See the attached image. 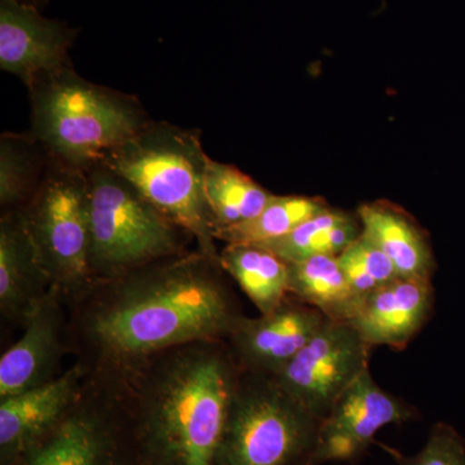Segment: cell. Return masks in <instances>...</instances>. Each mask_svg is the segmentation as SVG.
I'll return each mask as SVG.
<instances>
[{
    "instance_id": "26",
    "label": "cell",
    "mask_w": 465,
    "mask_h": 465,
    "mask_svg": "<svg viewBox=\"0 0 465 465\" xmlns=\"http://www.w3.org/2000/svg\"><path fill=\"white\" fill-rule=\"evenodd\" d=\"M18 2L24 3V5H32V7H35V3H34V0H18Z\"/></svg>"
},
{
    "instance_id": "16",
    "label": "cell",
    "mask_w": 465,
    "mask_h": 465,
    "mask_svg": "<svg viewBox=\"0 0 465 465\" xmlns=\"http://www.w3.org/2000/svg\"><path fill=\"white\" fill-rule=\"evenodd\" d=\"M52 283L18 211L0 217V313L7 322H26L51 292Z\"/></svg>"
},
{
    "instance_id": "8",
    "label": "cell",
    "mask_w": 465,
    "mask_h": 465,
    "mask_svg": "<svg viewBox=\"0 0 465 465\" xmlns=\"http://www.w3.org/2000/svg\"><path fill=\"white\" fill-rule=\"evenodd\" d=\"M125 421L114 379L90 370L81 397L67 414L8 465H125Z\"/></svg>"
},
{
    "instance_id": "23",
    "label": "cell",
    "mask_w": 465,
    "mask_h": 465,
    "mask_svg": "<svg viewBox=\"0 0 465 465\" xmlns=\"http://www.w3.org/2000/svg\"><path fill=\"white\" fill-rule=\"evenodd\" d=\"M321 198L305 195H273L258 216L242 224L222 229L216 241L225 244H260L282 238L296 226L329 208Z\"/></svg>"
},
{
    "instance_id": "4",
    "label": "cell",
    "mask_w": 465,
    "mask_h": 465,
    "mask_svg": "<svg viewBox=\"0 0 465 465\" xmlns=\"http://www.w3.org/2000/svg\"><path fill=\"white\" fill-rule=\"evenodd\" d=\"M197 130L150 121L101 164L133 183L202 252L219 259L215 224L204 197L208 162Z\"/></svg>"
},
{
    "instance_id": "7",
    "label": "cell",
    "mask_w": 465,
    "mask_h": 465,
    "mask_svg": "<svg viewBox=\"0 0 465 465\" xmlns=\"http://www.w3.org/2000/svg\"><path fill=\"white\" fill-rule=\"evenodd\" d=\"M18 213L57 291L67 305L94 284L90 266L87 171L52 157L38 188Z\"/></svg>"
},
{
    "instance_id": "17",
    "label": "cell",
    "mask_w": 465,
    "mask_h": 465,
    "mask_svg": "<svg viewBox=\"0 0 465 465\" xmlns=\"http://www.w3.org/2000/svg\"><path fill=\"white\" fill-rule=\"evenodd\" d=\"M357 217L361 234L391 259L400 277L432 281V247L412 217L388 202L362 204Z\"/></svg>"
},
{
    "instance_id": "25",
    "label": "cell",
    "mask_w": 465,
    "mask_h": 465,
    "mask_svg": "<svg viewBox=\"0 0 465 465\" xmlns=\"http://www.w3.org/2000/svg\"><path fill=\"white\" fill-rule=\"evenodd\" d=\"M384 450L399 465H465V440L446 423L433 425L423 449L414 455L409 457L388 446Z\"/></svg>"
},
{
    "instance_id": "13",
    "label": "cell",
    "mask_w": 465,
    "mask_h": 465,
    "mask_svg": "<svg viewBox=\"0 0 465 465\" xmlns=\"http://www.w3.org/2000/svg\"><path fill=\"white\" fill-rule=\"evenodd\" d=\"M74 34L32 5L0 0V67L27 88L43 75L70 66Z\"/></svg>"
},
{
    "instance_id": "10",
    "label": "cell",
    "mask_w": 465,
    "mask_h": 465,
    "mask_svg": "<svg viewBox=\"0 0 465 465\" xmlns=\"http://www.w3.org/2000/svg\"><path fill=\"white\" fill-rule=\"evenodd\" d=\"M416 411L382 390L370 369L342 391L318 427L316 443L304 465L357 460L388 425L414 420Z\"/></svg>"
},
{
    "instance_id": "9",
    "label": "cell",
    "mask_w": 465,
    "mask_h": 465,
    "mask_svg": "<svg viewBox=\"0 0 465 465\" xmlns=\"http://www.w3.org/2000/svg\"><path fill=\"white\" fill-rule=\"evenodd\" d=\"M371 351L351 323L327 320L313 339L271 378L322 421L342 391L370 369Z\"/></svg>"
},
{
    "instance_id": "21",
    "label": "cell",
    "mask_w": 465,
    "mask_h": 465,
    "mask_svg": "<svg viewBox=\"0 0 465 465\" xmlns=\"http://www.w3.org/2000/svg\"><path fill=\"white\" fill-rule=\"evenodd\" d=\"M358 217L344 211L326 208L305 220L282 238L260 244L286 262H300L314 256H336L360 237Z\"/></svg>"
},
{
    "instance_id": "1",
    "label": "cell",
    "mask_w": 465,
    "mask_h": 465,
    "mask_svg": "<svg viewBox=\"0 0 465 465\" xmlns=\"http://www.w3.org/2000/svg\"><path fill=\"white\" fill-rule=\"evenodd\" d=\"M225 277L194 249L94 283L67 305L70 349L91 371L116 375L168 349L225 341L244 317Z\"/></svg>"
},
{
    "instance_id": "6",
    "label": "cell",
    "mask_w": 465,
    "mask_h": 465,
    "mask_svg": "<svg viewBox=\"0 0 465 465\" xmlns=\"http://www.w3.org/2000/svg\"><path fill=\"white\" fill-rule=\"evenodd\" d=\"M320 423L271 376L241 371L215 465H304Z\"/></svg>"
},
{
    "instance_id": "19",
    "label": "cell",
    "mask_w": 465,
    "mask_h": 465,
    "mask_svg": "<svg viewBox=\"0 0 465 465\" xmlns=\"http://www.w3.org/2000/svg\"><path fill=\"white\" fill-rule=\"evenodd\" d=\"M289 264V295L317 309L327 320L349 322L358 302L336 256H314Z\"/></svg>"
},
{
    "instance_id": "12",
    "label": "cell",
    "mask_w": 465,
    "mask_h": 465,
    "mask_svg": "<svg viewBox=\"0 0 465 465\" xmlns=\"http://www.w3.org/2000/svg\"><path fill=\"white\" fill-rule=\"evenodd\" d=\"M20 339L0 358V400L56 379L70 349L67 302L52 290L26 322Z\"/></svg>"
},
{
    "instance_id": "5",
    "label": "cell",
    "mask_w": 465,
    "mask_h": 465,
    "mask_svg": "<svg viewBox=\"0 0 465 465\" xmlns=\"http://www.w3.org/2000/svg\"><path fill=\"white\" fill-rule=\"evenodd\" d=\"M94 283L191 251V235L104 164L88 168Z\"/></svg>"
},
{
    "instance_id": "2",
    "label": "cell",
    "mask_w": 465,
    "mask_h": 465,
    "mask_svg": "<svg viewBox=\"0 0 465 465\" xmlns=\"http://www.w3.org/2000/svg\"><path fill=\"white\" fill-rule=\"evenodd\" d=\"M240 375L225 341H200L108 376L146 465H215Z\"/></svg>"
},
{
    "instance_id": "14",
    "label": "cell",
    "mask_w": 465,
    "mask_h": 465,
    "mask_svg": "<svg viewBox=\"0 0 465 465\" xmlns=\"http://www.w3.org/2000/svg\"><path fill=\"white\" fill-rule=\"evenodd\" d=\"M90 369L82 361L41 387L0 400V458L11 464L38 442L81 397Z\"/></svg>"
},
{
    "instance_id": "11",
    "label": "cell",
    "mask_w": 465,
    "mask_h": 465,
    "mask_svg": "<svg viewBox=\"0 0 465 465\" xmlns=\"http://www.w3.org/2000/svg\"><path fill=\"white\" fill-rule=\"evenodd\" d=\"M326 321L320 311L289 295L271 313L242 318L225 342L242 372L273 376L313 339Z\"/></svg>"
},
{
    "instance_id": "18",
    "label": "cell",
    "mask_w": 465,
    "mask_h": 465,
    "mask_svg": "<svg viewBox=\"0 0 465 465\" xmlns=\"http://www.w3.org/2000/svg\"><path fill=\"white\" fill-rule=\"evenodd\" d=\"M219 264L246 293L260 314L271 313L289 296V264L256 244H225Z\"/></svg>"
},
{
    "instance_id": "20",
    "label": "cell",
    "mask_w": 465,
    "mask_h": 465,
    "mask_svg": "<svg viewBox=\"0 0 465 465\" xmlns=\"http://www.w3.org/2000/svg\"><path fill=\"white\" fill-rule=\"evenodd\" d=\"M273 195L237 167L208 158L204 197L216 232L258 216Z\"/></svg>"
},
{
    "instance_id": "22",
    "label": "cell",
    "mask_w": 465,
    "mask_h": 465,
    "mask_svg": "<svg viewBox=\"0 0 465 465\" xmlns=\"http://www.w3.org/2000/svg\"><path fill=\"white\" fill-rule=\"evenodd\" d=\"M51 154L33 134L5 133L0 139V206L20 210L32 198Z\"/></svg>"
},
{
    "instance_id": "24",
    "label": "cell",
    "mask_w": 465,
    "mask_h": 465,
    "mask_svg": "<svg viewBox=\"0 0 465 465\" xmlns=\"http://www.w3.org/2000/svg\"><path fill=\"white\" fill-rule=\"evenodd\" d=\"M338 262L360 304L400 277L391 259L362 234L342 251Z\"/></svg>"
},
{
    "instance_id": "15",
    "label": "cell",
    "mask_w": 465,
    "mask_h": 465,
    "mask_svg": "<svg viewBox=\"0 0 465 465\" xmlns=\"http://www.w3.org/2000/svg\"><path fill=\"white\" fill-rule=\"evenodd\" d=\"M432 281L399 277L367 296L349 321L371 348L402 351L432 314Z\"/></svg>"
},
{
    "instance_id": "3",
    "label": "cell",
    "mask_w": 465,
    "mask_h": 465,
    "mask_svg": "<svg viewBox=\"0 0 465 465\" xmlns=\"http://www.w3.org/2000/svg\"><path fill=\"white\" fill-rule=\"evenodd\" d=\"M29 92L32 134L52 157L79 170L101 163L150 122L139 100L92 84L72 66L43 75Z\"/></svg>"
}]
</instances>
